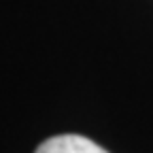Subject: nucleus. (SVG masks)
Wrapping results in <instances>:
<instances>
[{"instance_id":"obj_1","label":"nucleus","mask_w":153,"mask_h":153,"mask_svg":"<svg viewBox=\"0 0 153 153\" xmlns=\"http://www.w3.org/2000/svg\"><path fill=\"white\" fill-rule=\"evenodd\" d=\"M34 153H108L94 140L79 136V134H60L41 143Z\"/></svg>"}]
</instances>
